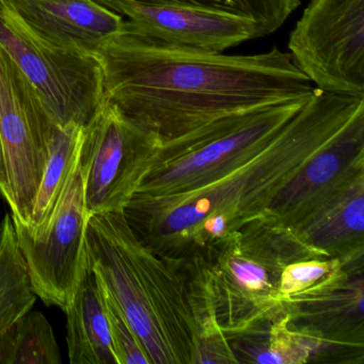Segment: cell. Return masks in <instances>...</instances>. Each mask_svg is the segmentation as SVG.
Masks as SVG:
<instances>
[{"instance_id": "1", "label": "cell", "mask_w": 364, "mask_h": 364, "mask_svg": "<svg viewBox=\"0 0 364 364\" xmlns=\"http://www.w3.org/2000/svg\"><path fill=\"white\" fill-rule=\"evenodd\" d=\"M93 55L105 99L151 136L153 148L251 110L306 100L314 87L289 53L225 55L170 46L125 28Z\"/></svg>"}, {"instance_id": "2", "label": "cell", "mask_w": 364, "mask_h": 364, "mask_svg": "<svg viewBox=\"0 0 364 364\" xmlns=\"http://www.w3.org/2000/svg\"><path fill=\"white\" fill-rule=\"evenodd\" d=\"M363 106L364 97L314 88L304 107L278 133L166 195H134L123 210L125 218L129 225H140L188 203L199 217L197 232L208 217L219 214L227 220V235L267 219L274 200L313 157L342 135Z\"/></svg>"}, {"instance_id": "3", "label": "cell", "mask_w": 364, "mask_h": 364, "mask_svg": "<svg viewBox=\"0 0 364 364\" xmlns=\"http://www.w3.org/2000/svg\"><path fill=\"white\" fill-rule=\"evenodd\" d=\"M89 269L114 298L150 364L195 363L198 323L185 283L134 233L123 212L92 215Z\"/></svg>"}, {"instance_id": "4", "label": "cell", "mask_w": 364, "mask_h": 364, "mask_svg": "<svg viewBox=\"0 0 364 364\" xmlns=\"http://www.w3.org/2000/svg\"><path fill=\"white\" fill-rule=\"evenodd\" d=\"M0 46L59 124L85 127L103 103V70L95 55L48 41L1 3Z\"/></svg>"}, {"instance_id": "5", "label": "cell", "mask_w": 364, "mask_h": 364, "mask_svg": "<svg viewBox=\"0 0 364 364\" xmlns=\"http://www.w3.org/2000/svg\"><path fill=\"white\" fill-rule=\"evenodd\" d=\"M267 244L253 237L249 225L210 246L217 255L204 295L223 333L245 331L287 304L280 278L289 263L279 247Z\"/></svg>"}, {"instance_id": "6", "label": "cell", "mask_w": 364, "mask_h": 364, "mask_svg": "<svg viewBox=\"0 0 364 364\" xmlns=\"http://www.w3.org/2000/svg\"><path fill=\"white\" fill-rule=\"evenodd\" d=\"M90 217L80 155L43 229L31 231L12 217L33 291L48 306L63 312L89 270L87 230Z\"/></svg>"}, {"instance_id": "7", "label": "cell", "mask_w": 364, "mask_h": 364, "mask_svg": "<svg viewBox=\"0 0 364 364\" xmlns=\"http://www.w3.org/2000/svg\"><path fill=\"white\" fill-rule=\"evenodd\" d=\"M287 46L317 89L364 97V0H311Z\"/></svg>"}, {"instance_id": "8", "label": "cell", "mask_w": 364, "mask_h": 364, "mask_svg": "<svg viewBox=\"0 0 364 364\" xmlns=\"http://www.w3.org/2000/svg\"><path fill=\"white\" fill-rule=\"evenodd\" d=\"M56 122L37 91L0 46V142L7 169L11 216L27 225Z\"/></svg>"}, {"instance_id": "9", "label": "cell", "mask_w": 364, "mask_h": 364, "mask_svg": "<svg viewBox=\"0 0 364 364\" xmlns=\"http://www.w3.org/2000/svg\"><path fill=\"white\" fill-rule=\"evenodd\" d=\"M153 146L146 131L104 99L84 127L80 163L90 216L123 212L144 173Z\"/></svg>"}, {"instance_id": "10", "label": "cell", "mask_w": 364, "mask_h": 364, "mask_svg": "<svg viewBox=\"0 0 364 364\" xmlns=\"http://www.w3.org/2000/svg\"><path fill=\"white\" fill-rule=\"evenodd\" d=\"M112 11L129 18L124 27L133 33L202 52L220 54L261 38L251 21L208 10L118 1Z\"/></svg>"}, {"instance_id": "11", "label": "cell", "mask_w": 364, "mask_h": 364, "mask_svg": "<svg viewBox=\"0 0 364 364\" xmlns=\"http://www.w3.org/2000/svg\"><path fill=\"white\" fill-rule=\"evenodd\" d=\"M48 41L93 53L120 33L123 16L92 0H0Z\"/></svg>"}, {"instance_id": "12", "label": "cell", "mask_w": 364, "mask_h": 364, "mask_svg": "<svg viewBox=\"0 0 364 364\" xmlns=\"http://www.w3.org/2000/svg\"><path fill=\"white\" fill-rule=\"evenodd\" d=\"M363 170L309 206L285 229L316 255L357 253L363 249Z\"/></svg>"}, {"instance_id": "13", "label": "cell", "mask_w": 364, "mask_h": 364, "mask_svg": "<svg viewBox=\"0 0 364 364\" xmlns=\"http://www.w3.org/2000/svg\"><path fill=\"white\" fill-rule=\"evenodd\" d=\"M65 313L70 363L118 364L101 285L90 269Z\"/></svg>"}, {"instance_id": "14", "label": "cell", "mask_w": 364, "mask_h": 364, "mask_svg": "<svg viewBox=\"0 0 364 364\" xmlns=\"http://www.w3.org/2000/svg\"><path fill=\"white\" fill-rule=\"evenodd\" d=\"M82 132L84 127L76 123H53L48 139V159L26 225L31 231H40L50 220L70 171L80 155Z\"/></svg>"}, {"instance_id": "15", "label": "cell", "mask_w": 364, "mask_h": 364, "mask_svg": "<svg viewBox=\"0 0 364 364\" xmlns=\"http://www.w3.org/2000/svg\"><path fill=\"white\" fill-rule=\"evenodd\" d=\"M37 298L11 215L6 214L0 223V334L29 312Z\"/></svg>"}, {"instance_id": "16", "label": "cell", "mask_w": 364, "mask_h": 364, "mask_svg": "<svg viewBox=\"0 0 364 364\" xmlns=\"http://www.w3.org/2000/svg\"><path fill=\"white\" fill-rule=\"evenodd\" d=\"M112 10L118 1L146 6H172L220 12L246 18L257 25L261 38L276 33L301 3V0H92Z\"/></svg>"}, {"instance_id": "17", "label": "cell", "mask_w": 364, "mask_h": 364, "mask_svg": "<svg viewBox=\"0 0 364 364\" xmlns=\"http://www.w3.org/2000/svg\"><path fill=\"white\" fill-rule=\"evenodd\" d=\"M54 330L46 315L31 309L0 334V364H60Z\"/></svg>"}, {"instance_id": "18", "label": "cell", "mask_w": 364, "mask_h": 364, "mask_svg": "<svg viewBox=\"0 0 364 364\" xmlns=\"http://www.w3.org/2000/svg\"><path fill=\"white\" fill-rule=\"evenodd\" d=\"M289 314L280 323H274L265 348L255 353L252 361L257 363H301L306 362L313 351V345L304 336L287 329Z\"/></svg>"}, {"instance_id": "19", "label": "cell", "mask_w": 364, "mask_h": 364, "mask_svg": "<svg viewBox=\"0 0 364 364\" xmlns=\"http://www.w3.org/2000/svg\"><path fill=\"white\" fill-rule=\"evenodd\" d=\"M100 285L105 302L112 347L118 364H150L139 341L136 338L114 298L101 281Z\"/></svg>"}, {"instance_id": "20", "label": "cell", "mask_w": 364, "mask_h": 364, "mask_svg": "<svg viewBox=\"0 0 364 364\" xmlns=\"http://www.w3.org/2000/svg\"><path fill=\"white\" fill-rule=\"evenodd\" d=\"M338 259L334 261L296 262L283 269L280 278V291L287 298L293 294L304 291L323 280L332 270L340 265Z\"/></svg>"}, {"instance_id": "21", "label": "cell", "mask_w": 364, "mask_h": 364, "mask_svg": "<svg viewBox=\"0 0 364 364\" xmlns=\"http://www.w3.org/2000/svg\"><path fill=\"white\" fill-rule=\"evenodd\" d=\"M0 196H1L8 203L10 198L9 183H8L7 169H6L1 142H0Z\"/></svg>"}]
</instances>
